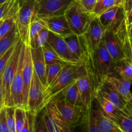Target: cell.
Segmentation results:
<instances>
[{
    "mask_svg": "<svg viewBox=\"0 0 132 132\" xmlns=\"http://www.w3.org/2000/svg\"><path fill=\"white\" fill-rule=\"evenodd\" d=\"M41 112L45 119L48 132H76L74 126L62 118L53 101L46 104Z\"/></svg>",
    "mask_w": 132,
    "mask_h": 132,
    "instance_id": "9",
    "label": "cell"
},
{
    "mask_svg": "<svg viewBox=\"0 0 132 132\" xmlns=\"http://www.w3.org/2000/svg\"><path fill=\"white\" fill-rule=\"evenodd\" d=\"M131 132H132V131H131Z\"/></svg>",
    "mask_w": 132,
    "mask_h": 132,
    "instance_id": "53",
    "label": "cell"
},
{
    "mask_svg": "<svg viewBox=\"0 0 132 132\" xmlns=\"http://www.w3.org/2000/svg\"><path fill=\"white\" fill-rule=\"evenodd\" d=\"M26 120V110L23 108H15V121L16 132H20Z\"/></svg>",
    "mask_w": 132,
    "mask_h": 132,
    "instance_id": "34",
    "label": "cell"
},
{
    "mask_svg": "<svg viewBox=\"0 0 132 132\" xmlns=\"http://www.w3.org/2000/svg\"><path fill=\"white\" fill-rule=\"evenodd\" d=\"M49 30L46 27H44L41 29L37 36L36 40V47H43L47 44Z\"/></svg>",
    "mask_w": 132,
    "mask_h": 132,
    "instance_id": "37",
    "label": "cell"
},
{
    "mask_svg": "<svg viewBox=\"0 0 132 132\" xmlns=\"http://www.w3.org/2000/svg\"><path fill=\"white\" fill-rule=\"evenodd\" d=\"M92 110L98 128L101 132H122L114 122L103 114L95 99L92 103Z\"/></svg>",
    "mask_w": 132,
    "mask_h": 132,
    "instance_id": "21",
    "label": "cell"
},
{
    "mask_svg": "<svg viewBox=\"0 0 132 132\" xmlns=\"http://www.w3.org/2000/svg\"><path fill=\"white\" fill-rule=\"evenodd\" d=\"M74 0H36L35 19L64 14Z\"/></svg>",
    "mask_w": 132,
    "mask_h": 132,
    "instance_id": "10",
    "label": "cell"
},
{
    "mask_svg": "<svg viewBox=\"0 0 132 132\" xmlns=\"http://www.w3.org/2000/svg\"><path fill=\"white\" fill-rule=\"evenodd\" d=\"M18 14L14 16L8 17L3 19L1 24H0V39L5 37L16 24Z\"/></svg>",
    "mask_w": 132,
    "mask_h": 132,
    "instance_id": "33",
    "label": "cell"
},
{
    "mask_svg": "<svg viewBox=\"0 0 132 132\" xmlns=\"http://www.w3.org/2000/svg\"><path fill=\"white\" fill-rule=\"evenodd\" d=\"M105 31H117L127 24L126 12L122 5H115L97 17Z\"/></svg>",
    "mask_w": 132,
    "mask_h": 132,
    "instance_id": "8",
    "label": "cell"
},
{
    "mask_svg": "<svg viewBox=\"0 0 132 132\" xmlns=\"http://www.w3.org/2000/svg\"><path fill=\"white\" fill-rule=\"evenodd\" d=\"M67 19L73 34L79 36L85 33L88 28L94 15L86 11L77 0H74L64 12Z\"/></svg>",
    "mask_w": 132,
    "mask_h": 132,
    "instance_id": "4",
    "label": "cell"
},
{
    "mask_svg": "<svg viewBox=\"0 0 132 132\" xmlns=\"http://www.w3.org/2000/svg\"><path fill=\"white\" fill-rule=\"evenodd\" d=\"M49 31L61 36L63 38L73 34L70 28L64 14L40 19Z\"/></svg>",
    "mask_w": 132,
    "mask_h": 132,
    "instance_id": "17",
    "label": "cell"
},
{
    "mask_svg": "<svg viewBox=\"0 0 132 132\" xmlns=\"http://www.w3.org/2000/svg\"><path fill=\"white\" fill-rule=\"evenodd\" d=\"M45 90L41 81L34 70L32 82L30 87L27 100V109L34 114L37 115L42 110V104L43 101V92Z\"/></svg>",
    "mask_w": 132,
    "mask_h": 132,
    "instance_id": "13",
    "label": "cell"
},
{
    "mask_svg": "<svg viewBox=\"0 0 132 132\" xmlns=\"http://www.w3.org/2000/svg\"><path fill=\"white\" fill-rule=\"evenodd\" d=\"M58 96L61 97L69 104L85 108L82 103V101H81V96H80L77 79L74 82H72L68 88H66V90L62 94H59Z\"/></svg>",
    "mask_w": 132,
    "mask_h": 132,
    "instance_id": "23",
    "label": "cell"
},
{
    "mask_svg": "<svg viewBox=\"0 0 132 132\" xmlns=\"http://www.w3.org/2000/svg\"><path fill=\"white\" fill-rule=\"evenodd\" d=\"M104 81L109 83L126 101L132 98L131 86L132 81L121 77L116 73H112L105 78Z\"/></svg>",
    "mask_w": 132,
    "mask_h": 132,
    "instance_id": "19",
    "label": "cell"
},
{
    "mask_svg": "<svg viewBox=\"0 0 132 132\" xmlns=\"http://www.w3.org/2000/svg\"><path fill=\"white\" fill-rule=\"evenodd\" d=\"M114 72L121 77L132 81V63L130 59L126 58L115 62Z\"/></svg>",
    "mask_w": 132,
    "mask_h": 132,
    "instance_id": "27",
    "label": "cell"
},
{
    "mask_svg": "<svg viewBox=\"0 0 132 132\" xmlns=\"http://www.w3.org/2000/svg\"><path fill=\"white\" fill-rule=\"evenodd\" d=\"M3 19H1V20H0V24H1V23L3 22Z\"/></svg>",
    "mask_w": 132,
    "mask_h": 132,
    "instance_id": "51",
    "label": "cell"
},
{
    "mask_svg": "<svg viewBox=\"0 0 132 132\" xmlns=\"http://www.w3.org/2000/svg\"><path fill=\"white\" fill-rule=\"evenodd\" d=\"M34 132H48L45 124V119L42 113H40L36 117V124H35L34 131Z\"/></svg>",
    "mask_w": 132,
    "mask_h": 132,
    "instance_id": "38",
    "label": "cell"
},
{
    "mask_svg": "<svg viewBox=\"0 0 132 132\" xmlns=\"http://www.w3.org/2000/svg\"><path fill=\"white\" fill-rule=\"evenodd\" d=\"M37 116L26 110V120L20 132H34Z\"/></svg>",
    "mask_w": 132,
    "mask_h": 132,
    "instance_id": "35",
    "label": "cell"
},
{
    "mask_svg": "<svg viewBox=\"0 0 132 132\" xmlns=\"http://www.w3.org/2000/svg\"><path fill=\"white\" fill-rule=\"evenodd\" d=\"M127 31L129 37L132 39V23L129 25H127Z\"/></svg>",
    "mask_w": 132,
    "mask_h": 132,
    "instance_id": "46",
    "label": "cell"
},
{
    "mask_svg": "<svg viewBox=\"0 0 132 132\" xmlns=\"http://www.w3.org/2000/svg\"><path fill=\"white\" fill-rule=\"evenodd\" d=\"M20 6L17 19V27L19 37L23 43L29 41L30 23L35 19L36 0H19Z\"/></svg>",
    "mask_w": 132,
    "mask_h": 132,
    "instance_id": "7",
    "label": "cell"
},
{
    "mask_svg": "<svg viewBox=\"0 0 132 132\" xmlns=\"http://www.w3.org/2000/svg\"><path fill=\"white\" fill-rule=\"evenodd\" d=\"M24 44L23 43L18 68L14 75L10 88V99L12 106L23 108V68L24 57Z\"/></svg>",
    "mask_w": 132,
    "mask_h": 132,
    "instance_id": "11",
    "label": "cell"
},
{
    "mask_svg": "<svg viewBox=\"0 0 132 132\" xmlns=\"http://www.w3.org/2000/svg\"><path fill=\"white\" fill-rule=\"evenodd\" d=\"M129 40H130V58H129V59L131 61V62L132 63V39H130V37H129Z\"/></svg>",
    "mask_w": 132,
    "mask_h": 132,
    "instance_id": "47",
    "label": "cell"
},
{
    "mask_svg": "<svg viewBox=\"0 0 132 132\" xmlns=\"http://www.w3.org/2000/svg\"><path fill=\"white\" fill-rule=\"evenodd\" d=\"M7 1V0H0V4L3 3L5 2V1Z\"/></svg>",
    "mask_w": 132,
    "mask_h": 132,
    "instance_id": "49",
    "label": "cell"
},
{
    "mask_svg": "<svg viewBox=\"0 0 132 132\" xmlns=\"http://www.w3.org/2000/svg\"><path fill=\"white\" fill-rule=\"evenodd\" d=\"M31 57L34 70L41 81L44 88L46 87V64L44 58L42 47L30 48Z\"/></svg>",
    "mask_w": 132,
    "mask_h": 132,
    "instance_id": "20",
    "label": "cell"
},
{
    "mask_svg": "<svg viewBox=\"0 0 132 132\" xmlns=\"http://www.w3.org/2000/svg\"><path fill=\"white\" fill-rule=\"evenodd\" d=\"M124 0H117V5H122L123 6Z\"/></svg>",
    "mask_w": 132,
    "mask_h": 132,
    "instance_id": "48",
    "label": "cell"
},
{
    "mask_svg": "<svg viewBox=\"0 0 132 132\" xmlns=\"http://www.w3.org/2000/svg\"><path fill=\"white\" fill-rule=\"evenodd\" d=\"M47 43L61 57L63 58L68 64H82L72 55L68 49L65 40L61 36L49 31Z\"/></svg>",
    "mask_w": 132,
    "mask_h": 132,
    "instance_id": "15",
    "label": "cell"
},
{
    "mask_svg": "<svg viewBox=\"0 0 132 132\" xmlns=\"http://www.w3.org/2000/svg\"><path fill=\"white\" fill-rule=\"evenodd\" d=\"M52 101L62 118L76 128L81 121L86 108L69 104L60 96L56 97Z\"/></svg>",
    "mask_w": 132,
    "mask_h": 132,
    "instance_id": "12",
    "label": "cell"
},
{
    "mask_svg": "<svg viewBox=\"0 0 132 132\" xmlns=\"http://www.w3.org/2000/svg\"><path fill=\"white\" fill-rule=\"evenodd\" d=\"M101 1V0H97V1Z\"/></svg>",
    "mask_w": 132,
    "mask_h": 132,
    "instance_id": "52",
    "label": "cell"
},
{
    "mask_svg": "<svg viewBox=\"0 0 132 132\" xmlns=\"http://www.w3.org/2000/svg\"><path fill=\"white\" fill-rule=\"evenodd\" d=\"M76 128L79 129V132H101L95 122L92 108L86 109L81 121Z\"/></svg>",
    "mask_w": 132,
    "mask_h": 132,
    "instance_id": "22",
    "label": "cell"
},
{
    "mask_svg": "<svg viewBox=\"0 0 132 132\" xmlns=\"http://www.w3.org/2000/svg\"><path fill=\"white\" fill-rule=\"evenodd\" d=\"M3 104H1V103H0V110H1V109H2L3 108Z\"/></svg>",
    "mask_w": 132,
    "mask_h": 132,
    "instance_id": "50",
    "label": "cell"
},
{
    "mask_svg": "<svg viewBox=\"0 0 132 132\" xmlns=\"http://www.w3.org/2000/svg\"><path fill=\"white\" fill-rule=\"evenodd\" d=\"M0 132H10L6 121L5 107L0 110Z\"/></svg>",
    "mask_w": 132,
    "mask_h": 132,
    "instance_id": "41",
    "label": "cell"
},
{
    "mask_svg": "<svg viewBox=\"0 0 132 132\" xmlns=\"http://www.w3.org/2000/svg\"><path fill=\"white\" fill-rule=\"evenodd\" d=\"M15 1L16 0H7L5 2L0 4V20L3 19L6 17Z\"/></svg>",
    "mask_w": 132,
    "mask_h": 132,
    "instance_id": "39",
    "label": "cell"
},
{
    "mask_svg": "<svg viewBox=\"0 0 132 132\" xmlns=\"http://www.w3.org/2000/svg\"><path fill=\"white\" fill-rule=\"evenodd\" d=\"M104 32V29L98 18H94L87 30L79 36L83 50L82 63L92 56L94 52L101 43Z\"/></svg>",
    "mask_w": 132,
    "mask_h": 132,
    "instance_id": "6",
    "label": "cell"
},
{
    "mask_svg": "<svg viewBox=\"0 0 132 132\" xmlns=\"http://www.w3.org/2000/svg\"><path fill=\"white\" fill-rule=\"evenodd\" d=\"M85 66L94 93L106 77L114 72L115 62L107 50L104 42L99 44L92 56L82 63Z\"/></svg>",
    "mask_w": 132,
    "mask_h": 132,
    "instance_id": "1",
    "label": "cell"
},
{
    "mask_svg": "<svg viewBox=\"0 0 132 132\" xmlns=\"http://www.w3.org/2000/svg\"><path fill=\"white\" fill-rule=\"evenodd\" d=\"M23 43V41L19 37L15 43L12 54L2 72V91L5 107L12 106L10 99V88L18 68Z\"/></svg>",
    "mask_w": 132,
    "mask_h": 132,
    "instance_id": "5",
    "label": "cell"
},
{
    "mask_svg": "<svg viewBox=\"0 0 132 132\" xmlns=\"http://www.w3.org/2000/svg\"><path fill=\"white\" fill-rule=\"evenodd\" d=\"M42 48L43 52L44 58H45L46 65L55 64V63L68 64L66 61H64L63 58L61 57L48 43L44 46H43Z\"/></svg>",
    "mask_w": 132,
    "mask_h": 132,
    "instance_id": "29",
    "label": "cell"
},
{
    "mask_svg": "<svg viewBox=\"0 0 132 132\" xmlns=\"http://www.w3.org/2000/svg\"><path fill=\"white\" fill-rule=\"evenodd\" d=\"M98 94L112 103L120 110H123L127 104V101L106 81H104L98 87L95 94Z\"/></svg>",
    "mask_w": 132,
    "mask_h": 132,
    "instance_id": "18",
    "label": "cell"
},
{
    "mask_svg": "<svg viewBox=\"0 0 132 132\" xmlns=\"http://www.w3.org/2000/svg\"><path fill=\"white\" fill-rule=\"evenodd\" d=\"M6 108V117L7 125L10 132H16L15 130V107L9 106Z\"/></svg>",
    "mask_w": 132,
    "mask_h": 132,
    "instance_id": "36",
    "label": "cell"
},
{
    "mask_svg": "<svg viewBox=\"0 0 132 132\" xmlns=\"http://www.w3.org/2000/svg\"><path fill=\"white\" fill-rule=\"evenodd\" d=\"M95 100L103 114L112 121L114 119L116 115L120 110V109L115 106L112 103H110L109 101L99 94H95Z\"/></svg>",
    "mask_w": 132,
    "mask_h": 132,
    "instance_id": "24",
    "label": "cell"
},
{
    "mask_svg": "<svg viewBox=\"0 0 132 132\" xmlns=\"http://www.w3.org/2000/svg\"><path fill=\"white\" fill-rule=\"evenodd\" d=\"M67 64L63 63H55L46 65V87L48 85H50L53 80L58 76L59 72H61L64 66Z\"/></svg>",
    "mask_w": 132,
    "mask_h": 132,
    "instance_id": "31",
    "label": "cell"
},
{
    "mask_svg": "<svg viewBox=\"0 0 132 132\" xmlns=\"http://www.w3.org/2000/svg\"><path fill=\"white\" fill-rule=\"evenodd\" d=\"M64 39L67 43L68 49L72 55L82 63L83 50H82V45H81L79 36L73 34L70 36L64 37Z\"/></svg>",
    "mask_w": 132,
    "mask_h": 132,
    "instance_id": "25",
    "label": "cell"
},
{
    "mask_svg": "<svg viewBox=\"0 0 132 132\" xmlns=\"http://www.w3.org/2000/svg\"><path fill=\"white\" fill-rule=\"evenodd\" d=\"M24 44V57L23 68V108L27 109V100L29 93L30 87L33 76L34 68L31 57L30 46L29 41L23 43Z\"/></svg>",
    "mask_w": 132,
    "mask_h": 132,
    "instance_id": "16",
    "label": "cell"
},
{
    "mask_svg": "<svg viewBox=\"0 0 132 132\" xmlns=\"http://www.w3.org/2000/svg\"><path fill=\"white\" fill-rule=\"evenodd\" d=\"M123 110L132 117V98L131 100L127 102V104H126V107L123 109Z\"/></svg>",
    "mask_w": 132,
    "mask_h": 132,
    "instance_id": "44",
    "label": "cell"
},
{
    "mask_svg": "<svg viewBox=\"0 0 132 132\" xmlns=\"http://www.w3.org/2000/svg\"><path fill=\"white\" fill-rule=\"evenodd\" d=\"M44 27L45 24L40 19H34L30 23L29 29V44L30 48H36L37 36Z\"/></svg>",
    "mask_w": 132,
    "mask_h": 132,
    "instance_id": "30",
    "label": "cell"
},
{
    "mask_svg": "<svg viewBox=\"0 0 132 132\" xmlns=\"http://www.w3.org/2000/svg\"><path fill=\"white\" fill-rule=\"evenodd\" d=\"M126 19L127 25L132 23V5L128 11L126 12Z\"/></svg>",
    "mask_w": 132,
    "mask_h": 132,
    "instance_id": "43",
    "label": "cell"
},
{
    "mask_svg": "<svg viewBox=\"0 0 132 132\" xmlns=\"http://www.w3.org/2000/svg\"><path fill=\"white\" fill-rule=\"evenodd\" d=\"M122 132L132 131V117L123 110H120L112 120Z\"/></svg>",
    "mask_w": 132,
    "mask_h": 132,
    "instance_id": "28",
    "label": "cell"
},
{
    "mask_svg": "<svg viewBox=\"0 0 132 132\" xmlns=\"http://www.w3.org/2000/svg\"><path fill=\"white\" fill-rule=\"evenodd\" d=\"M102 40L113 61L129 59L130 46L127 24L117 31H105Z\"/></svg>",
    "mask_w": 132,
    "mask_h": 132,
    "instance_id": "3",
    "label": "cell"
},
{
    "mask_svg": "<svg viewBox=\"0 0 132 132\" xmlns=\"http://www.w3.org/2000/svg\"><path fill=\"white\" fill-rule=\"evenodd\" d=\"M117 5V0H101L97 1L92 12V15L97 18L110 8Z\"/></svg>",
    "mask_w": 132,
    "mask_h": 132,
    "instance_id": "32",
    "label": "cell"
},
{
    "mask_svg": "<svg viewBox=\"0 0 132 132\" xmlns=\"http://www.w3.org/2000/svg\"><path fill=\"white\" fill-rule=\"evenodd\" d=\"M19 37L17 24H15L9 33L0 39V57L17 42Z\"/></svg>",
    "mask_w": 132,
    "mask_h": 132,
    "instance_id": "26",
    "label": "cell"
},
{
    "mask_svg": "<svg viewBox=\"0 0 132 132\" xmlns=\"http://www.w3.org/2000/svg\"><path fill=\"white\" fill-rule=\"evenodd\" d=\"M77 82L84 106L86 110L90 109L95 99V93L83 64H80L79 67Z\"/></svg>",
    "mask_w": 132,
    "mask_h": 132,
    "instance_id": "14",
    "label": "cell"
},
{
    "mask_svg": "<svg viewBox=\"0 0 132 132\" xmlns=\"http://www.w3.org/2000/svg\"><path fill=\"white\" fill-rule=\"evenodd\" d=\"M80 5L89 12L92 14L94 7L96 5L97 0H77Z\"/></svg>",
    "mask_w": 132,
    "mask_h": 132,
    "instance_id": "42",
    "label": "cell"
},
{
    "mask_svg": "<svg viewBox=\"0 0 132 132\" xmlns=\"http://www.w3.org/2000/svg\"><path fill=\"white\" fill-rule=\"evenodd\" d=\"M15 43L14 44L12 47H10V48H9V50H8L7 51L0 57V73H1V72L3 71L4 68L6 67L9 59H10V57H11L13 51H14V47H15Z\"/></svg>",
    "mask_w": 132,
    "mask_h": 132,
    "instance_id": "40",
    "label": "cell"
},
{
    "mask_svg": "<svg viewBox=\"0 0 132 132\" xmlns=\"http://www.w3.org/2000/svg\"><path fill=\"white\" fill-rule=\"evenodd\" d=\"M2 72L0 73V103L2 104L3 106H4L3 97V91H2Z\"/></svg>",
    "mask_w": 132,
    "mask_h": 132,
    "instance_id": "45",
    "label": "cell"
},
{
    "mask_svg": "<svg viewBox=\"0 0 132 132\" xmlns=\"http://www.w3.org/2000/svg\"><path fill=\"white\" fill-rule=\"evenodd\" d=\"M80 64H65L58 76L48 85L43 92L42 110L77 79Z\"/></svg>",
    "mask_w": 132,
    "mask_h": 132,
    "instance_id": "2",
    "label": "cell"
}]
</instances>
